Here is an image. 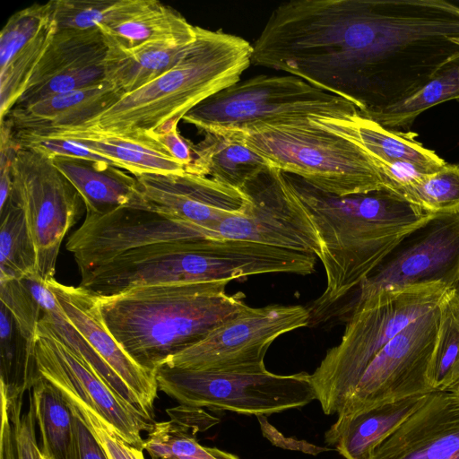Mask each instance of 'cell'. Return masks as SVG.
<instances>
[{
    "instance_id": "6da1fadb",
    "label": "cell",
    "mask_w": 459,
    "mask_h": 459,
    "mask_svg": "<svg viewBox=\"0 0 459 459\" xmlns=\"http://www.w3.org/2000/svg\"><path fill=\"white\" fill-rule=\"evenodd\" d=\"M284 173L320 238L326 287L314 302L316 314L354 291L406 235L433 215L388 189L336 196Z\"/></svg>"
},
{
    "instance_id": "7a4b0ae2",
    "label": "cell",
    "mask_w": 459,
    "mask_h": 459,
    "mask_svg": "<svg viewBox=\"0 0 459 459\" xmlns=\"http://www.w3.org/2000/svg\"><path fill=\"white\" fill-rule=\"evenodd\" d=\"M230 281L140 286L96 297L117 342L138 365L155 373L248 306L242 292L227 293Z\"/></svg>"
},
{
    "instance_id": "3957f363",
    "label": "cell",
    "mask_w": 459,
    "mask_h": 459,
    "mask_svg": "<svg viewBox=\"0 0 459 459\" xmlns=\"http://www.w3.org/2000/svg\"><path fill=\"white\" fill-rule=\"evenodd\" d=\"M195 31L188 50L169 70L146 85L125 93L96 117L62 129L145 136L178 124L204 100L239 82L251 65L253 45L221 30L195 26Z\"/></svg>"
},
{
    "instance_id": "277c9868",
    "label": "cell",
    "mask_w": 459,
    "mask_h": 459,
    "mask_svg": "<svg viewBox=\"0 0 459 459\" xmlns=\"http://www.w3.org/2000/svg\"><path fill=\"white\" fill-rule=\"evenodd\" d=\"M442 282L385 288L353 307L341 342L310 374L323 411L338 413L377 354L411 322L436 307Z\"/></svg>"
},
{
    "instance_id": "5b68a950",
    "label": "cell",
    "mask_w": 459,
    "mask_h": 459,
    "mask_svg": "<svg viewBox=\"0 0 459 459\" xmlns=\"http://www.w3.org/2000/svg\"><path fill=\"white\" fill-rule=\"evenodd\" d=\"M238 133L272 167L323 192L348 196L388 189L384 176L359 146L316 126L311 118Z\"/></svg>"
},
{
    "instance_id": "8992f818",
    "label": "cell",
    "mask_w": 459,
    "mask_h": 459,
    "mask_svg": "<svg viewBox=\"0 0 459 459\" xmlns=\"http://www.w3.org/2000/svg\"><path fill=\"white\" fill-rule=\"evenodd\" d=\"M251 270L243 241L198 238L129 250L81 274L79 286L108 297L140 286L242 279Z\"/></svg>"
},
{
    "instance_id": "52a82bcc",
    "label": "cell",
    "mask_w": 459,
    "mask_h": 459,
    "mask_svg": "<svg viewBox=\"0 0 459 459\" xmlns=\"http://www.w3.org/2000/svg\"><path fill=\"white\" fill-rule=\"evenodd\" d=\"M359 113L350 101L289 75L260 74L221 91L183 117L201 131L246 132L306 118Z\"/></svg>"
},
{
    "instance_id": "ba28073f",
    "label": "cell",
    "mask_w": 459,
    "mask_h": 459,
    "mask_svg": "<svg viewBox=\"0 0 459 459\" xmlns=\"http://www.w3.org/2000/svg\"><path fill=\"white\" fill-rule=\"evenodd\" d=\"M158 389L181 405L265 416L316 400L310 374L194 370L164 364L155 372Z\"/></svg>"
},
{
    "instance_id": "9c48e42d",
    "label": "cell",
    "mask_w": 459,
    "mask_h": 459,
    "mask_svg": "<svg viewBox=\"0 0 459 459\" xmlns=\"http://www.w3.org/2000/svg\"><path fill=\"white\" fill-rule=\"evenodd\" d=\"M12 200L24 212L37 253V273L55 278L61 243L77 222L82 199L52 157L20 146L12 166Z\"/></svg>"
},
{
    "instance_id": "30bf717a",
    "label": "cell",
    "mask_w": 459,
    "mask_h": 459,
    "mask_svg": "<svg viewBox=\"0 0 459 459\" xmlns=\"http://www.w3.org/2000/svg\"><path fill=\"white\" fill-rule=\"evenodd\" d=\"M310 321L309 308L301 305L247 306L165 364L194 370L265 371L264 356L271 344Z\"/></svg>"
},
{
    "instance_id": "8fae6325",
    "label": "cell",
    "mask_w": 459,
    "mask_h": 459,
    "mask_svg": "<svg viewBox=\"0 0 459 459\" xmlns=\"http://www.w3.org/2000/svg\"><path fill=\"white\" fill-rule=\"evenodd\" d=\"M244 209L210 230L211 238L244 240L321 255V243L311 216L285 173L269 167L248 181Z\"/></svg>"
},
{
    "instance_id": "7c38bea8",
    "label": "cell",
    "mask_w": 459,
    "mask_h": 459,
    "mask_svg": "<svg viewBox=\"0 0 459 459\" xmlns=\"http://www.w3.org/2000/svg\"><path fill=\"white\" fill-rule=\"evenodd\" d=\"M438 326L437 305L394 336L368 366L337 419L383 402L433 392L429 368Z\"/></svg>"
},
{
    "instance_id": "4fadbf2b",
    "label": "cell",
    "mask_w": 459,
    "mask_h": 459,
    "mask_svg": "<svg viewBox=\"0 0 459 459\" xmlns=\"http://www.w3.org/2000/svg\"><path fill=\"white\" fill-rule=\"evenodd\" d=\"M432 282L459 291V212L433 214L406 235L354 290L347 312L382 289Z\"/></svg>"
},
{
    "instance_id": "5bb4252c",
    "label": "cell",
    "mask_w": 459,
    "mask_h": 459,
    "mask_svg": "<svg viewBox=\"0 0 459 459\" xmlns=\"http://www.w3.org/2000/svg\"><path fill=\"white\" fill-rule=\"evenodd\" d=\"M198 238H209L204 229L148 208L143 202L101 216L86 215L65 247L82 274L134 248Z\"/></svg>"
},
{
    "instance_id": "9a60e30c",
    "label": "cell",
    "mask_w": 459,
    "mask_h": 459,
    "mask_svg": "<svg viewBox=\"0 0 459 459\" xmlns=\"http://www.w3.org/2000/svg\"><path fill=\"white\" fill-rule=\"evenodd\" d=\"M36 358L41 375L108 422L130 445L143 449L142 431L154 422L117 394L83 359L50 333L38 329Z\"/></svg>"
},
{
    "instance_id": "2e32d148",
    "label": "cell",
    "mask_w": 459,
    "mask_h": 459,
    "mask_svg": "<svg viewBox=\"0 0 459 459\" xmlns=\"http://www.w3.org/2000/svg\"><path fill=\"white\" fill-rule=\"evenodd\" d=\"M108 47L100 28L56 30L16 106L107 81Z\"/></svg>"
},
{
    "instance_id": "e0dca14e",
    "label": "cell",
    "mask_w": 459,
    "mask_h": 459,
    "mask_svg": "<svg viewBox=\"0 0 459 459\" xmlns=\"http://www.w3.org/2000/svg\"><path fill=\"white\" fill-rule=\"evenodd\" d=\"M134 177L148 208L200 226L210 238V230L214 225L240 212L247 202V196L241 189L208 177L187 172Z\"/></svg>"
},
{
    "instance_id": "ac0fdd59",
    "label": "cell",
    "mask_w": 459,
    "mask_h": 459,
    "mask_svg": "<svg viewBox=\"0 0 459 459\" xmlns=\"http://www.w3.org/2000/svg\"><path fill=\"white\" fill-rule=\"evenodd\" d=\"M368 459H459V386L429 393Z\"/></svg>"
},
{
    "instance_id": "d6986e66",
    "label": "cell",
    "mask_w": 459,
    "mask_h": 459,
    "mask_svg": "<svg viewBox=\"0 0 459 459\" xmlns=\"http://www.w3.org/2000/svg\"><path fill=\"white\" fill-rule=\"evenodd\" d=\"M67 318L94 351L122 378L153 420L158 385L154 372L138 365L105 325L97 297L82 287L65 285L55 278L46 281Z\"/></svg>"
},
{
    "instance_id": "ffe728a7",
    "label": "cell",
    "mask_w": 459,
    "mask_h": 459,
    "mask_svg": "<svg viewBox=\"0 0 459 459\" xmlns=\"http://www.w3.org/2000/svg\"><path fill=\"white\" fill-rule=\"evenodd\" d=\"M311 120L323 129L359 146L379 171L385 164L398 161L411 163L424 173L435 172L446 164L434 151L417 142L410 133L387 129L359 113Z\"/></svg>"
},
{
    "instance_id": "44dd1931",
    "label": "cell",
    "mask_w": 459,
    "mask_h": 459,
    "mask_svg": "<svg viewBox=\"0 0 459 459\" xmlns=\"http://www.w3.org/2000/svg\"><path fill=\"white\" fill-rule=\"evenodd\" d=\"M125 92L109 81L16 106L7 119L14 133H41L79 126L96 117Z\"/></svg>"
},
{
    "instance_id": "7402d4cb",
    "label": "cell",
    "mask_w": 459,
    "mask_h": 459,
    "mask_svg": "<svg viewBox=\"0 0 459 459\" xmlns=\"http://www.w3.org/2000/svg\"><path fill=\"white\" fill-rule=\"evenodd\" d=\"M428 394L383 402L337 419L325 432V442L334 446L345 459H368L373 450L425 403Z\"/></svg>"
},
{
    "instance_id": "603a6c76",
    "label": "cell",
    "mask_w": 459,
    "mask_h": 459,
    "mask_svg": "<svg viewBox=\"0 0 459 459\" xmlns=\"http://www.w3.org/2000/svg\"><path fill=\"white\" fill-rule=\"evenodd\" d=\"M55 166L79 193L86 215L101 216L143 204L135 177L114 165L74 157H52Z\"/></svg>"
},
{
    "instance_id": "cb8c5ba5",
    "label": "cell",
    "mask_w": 459,
    "mask_h": 459,
    "mask_svg": "<svg viewBox=\"0 0 459 459\" xmlns=\"http://www.w3.org/2000/svg\"><path fill=\"white\" fill-rule=\"evenodd\" d=\"M56 136L75 142L111 160L134 176L141 174L183 175L185 167L150 135L118 136L78 129L29 133Z\"/></svg>"
},
{
    "instance_id": "d4e9b609",
    "label": "cell",
    "mask_w": 459,
    "mask_h": 459,
    "mask_svg": "<svg viewBox=\"0 0 459 459\" xmlns=\"http://www.w3.org/2000/svg\"><path fill=\"white\" fill-rule=\"evenodd\" d=\"M192 150L194 159L185 168L186 172L208 177L238 189L272 167L236 131L205 132L204 139L193 144Z\"/></svg>"
},
{
    "instance_id": "484cf974",
    "label": "cell",
    "mask_w": 459,
    "mask_h": 459,
    "mask_svg": "<svg viewBox=\"0 0 459 459\" xmlns=\"http://www.w3.org/2000/svg\"><path fill=\"white\" fill-rule=\"evenodd\" d=\"M192 42L154 41L128 49L108 48L107 80L125 93L135 91L173 67Z\"/></svg>"
},
{
    "instance_id": "4316f807",
    "label": "cell",
    "mask_w": 459,
    "mask_h": 459,
    "mask_svg": "<svg viewBox=\"0 0 459 459\" xmlns=\"http://www.w3.org/2000/svg\"><path fill=\"white\" fill-rule=\"evenodd\" d=\"M99 28L108 48L125 49L154 41L188 43L196 36L195 26L173 8L155 0L130 18Z\"/></svg>"
},
{
    "instance_id": "83f0119b",
    "label": "cell",
    "mask_w": 459,
    "mask_h": 459,
    "mask_svg": "<svg viewBox=\"0 0 459 459\" xmlns=\"http://www.w3.org/2000/svg\"><path fill=\"white\" fill-rule=\"evenodd\" d=\"M1 399L12 403L43 377L36 358V340L25 338L9 310L0 306Z\"/></svg>"
},
{
    "instance_id": "f1b7e54d",
    "label": "cell",
    "mask_w": 459,
    "mask_h": 459,
    "mask_svg": "<svg viewBox=\"0 0 459 459\" xmlns=\"http://www.w3.org/2000/svg\"><path fill=\"white\" fill-rule=\"evenodd\" d=\"M30 396L39 430V451L50 459H72L74 415L63 393L44 377Z\"/></svg>"
},
{
    "instance_id": "f546056e",
    "label": "cell",
    "mask_w": 459,
    "mask_h": 459,
    "mask_svg": "<svg viewBox=\"0 0 459 459\" xmlns=\"http://www.w3.org/2000/svg\"><path fill=\"white\" fill-rule=\"evenodd\" d=\"M453 100H459V64L441 73L410 97L360 115L387 129L398 131V128L411 126L416 117L428 108Z\"/></svg>"
},
{
    "instance_id": "4dcf8cb0",
    "label": "cell",
    "mask_w": 459,
    "mask_h": 459,
    "mask_svg": "<svg viewBox=\"0 0 459 459\" xmlns=\"http://www.w3.org/2000/svg\"><path fill=\"white\" fill-rule=\"evenodd\" d=\"M38 329L50 333L66 345L75 355L87 362L117 394L153 422L145 413L143 404L136 394L94 351L81 333L67 318L57 299L56 303L43 312Z\"/></svg>"
},
{
    "instance_id": "1f68e13d",
    "label": "cell",
    "mask_w": 459,
    "mask_h": 459,
    "mask_svg": "<svg viewBox=\"0 0 459 459\" xmlns=\"http://www.w3.org/2000/svg\"><path fill=\"white\" fill-rule=\"evenodd\" d=\"M439 326L429 368L433 391L459 384V291L448 289L438 304Z\"/></svg>"
},
{
    "instance_id": "d6a6232c",
    "label": "cell",
    "mask_w": 459,
    "mask_h": 459,
    "mask_svg": "<svg viewBox=\"0 0 459 459\" xmlns=\"http://www.w3.org/2000/svg\"><path fill=\"white\" fill-rule=\"evenodd\" d=\"M54 18L0 65V121L22 97L56 32Z\"/></svg>"
},
{
    "instance_id": "836d02e7",
    "label": "cell",
    "mask_w": 459,
    "mask_h": 459,
    "mask_svg": "<svg viewBox=\"0 0 459 459\" xmlns=\"http://www.w3.org/2000/svg\"><path fill=\"white\" fill-rule=\"evenodd\" d=\"M0 218V280L38 273L36 248L23 210L12 200Z\"/></svg>"
},
{
    "instance_id": "e575fe53",
    "label": "cell",
    "mask_w": 459,
    "mask_h": 459,
    "mask_svg": "<svg viewBox=\"0 0 459 459\" xmlns=\"http://www.w3.org/2000/svg\"><path fill=\"white\" fill-rule=\"evenodd\" d=\"M153 0H53L57 30H90L117 23L144 10Z\"/></svg>"
},
{
    "instance_id": "d590c367",
    "label": "cell",
    "mask_w": 459,
    "mask_h": 459,
    "mask_svg": "<svg viewBox=\"0 0 459 459\" xmlns=\"http://www.w3.org/2000/svg\"><path fill=\"white\" fill-rule=\"evenodd\" d=\"M400 196L432 214L459 212V166L446 163L435 172L422 174Z\"/></svg>"
},
{
    "instance_id": "8d00e7d4",
    "label": "cell",
    "mask_w": 459,
    "mask_h": 459,
    "mask_svg": "<svg viewBox=\"0 0 459 459\" xmlns=\"http://www.w3.org/2000/svg\"><path fill=\"white\" fill-rule=\"evenodd\" d=\"M22 412L23 396L12 403L1 399L0 459H38L36 416L31 396Z\"/></svg>"
},
{
    "instance_id": "74e56055",
    "label": "cell",
    "mask_w": 459,
    "mask_h": 459,
    "mask_svg": "<svg viewBox=\"0 0 459 459\" xmlns=\"http://www.w3.org/2000/svg\"><path fill=\"white\" fill-rule=\"evenodd\" d=\"M187 428L176 420L153 423L143 441V449L152 459L171 456L198 457L204 459H234L237 455L216 447L200 445L187 432Z\"/></svg>"
},
{
    "instance_id": "f35d334b",
    "label": "cell",
    "mask_w": 459,
    "mask_h": 459,
    "mask_svg": "<svg viewBox=\"0 0 459 459\" xmlns=\"http://www.w3.org/2000/svg\"><path fill=\"white\" fill-rule=\"evenodd\" d=\"M60 391L73 411L91 432L108 459H145L143 449L127 443L108 422L78 397L67 391Z\"/></svg>"
},
{
    "instance_id": "ab89813d",
    "label": "cell",
    "mask_w": 459,
    "mask_h": 459,
    "mask_svg": "<svg viewBox=\"0 0 459 459\" xmlns=\"http://www.w3.org/2000/svg\"><path fill=\"white\" fill-rule=\"evenodd\" d=\"M0 299L13 316L22 335L35 341L43 311L22 279L0 280Z\"/></svg>"
},
{
    "instance_id": "60d3db41",
    "label": "cell",
    "mask_w": 459,
    "mask_h": 459,
    "mask_svg": "<svg viewBox=\"0 0 459 459\" xmlns=\"http://www.w3.org/2000/svg\"><path fill=\"white\" fill-rule=\"evenodd\" d=\"M178 125L174 124L148 135L158 142L177 161L186 168L194 159L193 143L180 135Z\"/></svg>"
},
{
    "instance_id": "b9f144b4",
    "label": "cell",
    "mask_w": 459,
    "mask_h": 459,
    "mask_svg": "<svg viewBox=\"0 0 459 459\" xmlns=\"http://www.w3.org/2000/svg\"><path fill=\"white\" fill-rule=\"evenodd\" d=\"M74 446L72 459H108L89 429L74 412Z\"/></svg>"
},
{
    "instance_id": "7bdbcfd3",
    "label": "cell",
    "mask_w": 459,
    "mask_h": 459,
    "mask_svg": "<svg viewBox=\"0 0 459 459\" xmlns=\"http://www.w3.org/2000/svg\"><path fill=\"white\" fill-rule=\"evenodd\" d=\"M264 435L275 446L289 448L291 450H299L304 453L316 455L330 448L318 447L303 440H296L294 438H283L277 429L271 426L264 416H257Z\"/></svg>"
},
{
    "instance_id": "ee69618b",
    "label": "cell",
    "mask_w": 459,
    "mask_h": 459,
    "mask_svg": "<svg viewBox=\"0 0 459 459\" xmlns=\"http://www.w3.org/2000/svg\"><path fill=\"white\" fill-rule=\"evenodd\" d=\"M166 459H204V458H198V457H182V456H171ZM234 459H239V457H236Z\"/></svg>"
},
{
    "instance_id": "f6af8a7d",
    "label": "cell",
    "mask_w": 459,
    "mask_h": 459,
    "mask_svg": "<svg viewBox=\"0 0 459 459\" xmlns=\"http://www.w3.org/2000/svg\"><path fill=\"white\" fill-rule=\"evenodd\" d=\"M38 459H50V458H48V456L43 455L40 451H39V457H38Z\"/></svg>"
},
{
    "instance_id": "bcb514c9",
    "label": "cell",
    "mask_w": 459,
    "mask_h": 459,
    "mask_svg": "<svg viewBox=\"0 0 459 459\" xmlns=\"http://www.w3.org/2000/svg\"><path fill=\"white\" fill-rule=\"evenodd\" d=\"M452 39L459 45V38H453Z\"/></svg>"
},
{
    "instance_id": "7dc6e473",
    "label": "cell",
    "mask_w": 459,
    "mask_h": 459,
    "mask_svg": "<svg viewBox=\"0 0 459 459\" xmlns=\"http://www.w3.org/2000/svg\"><path fill=\"white\" fill-rule=\"evenodd\" d=\"M457 385L459 386V384ZM457 385H455V386H457Z\"/></svg>"
}]
</instances>
